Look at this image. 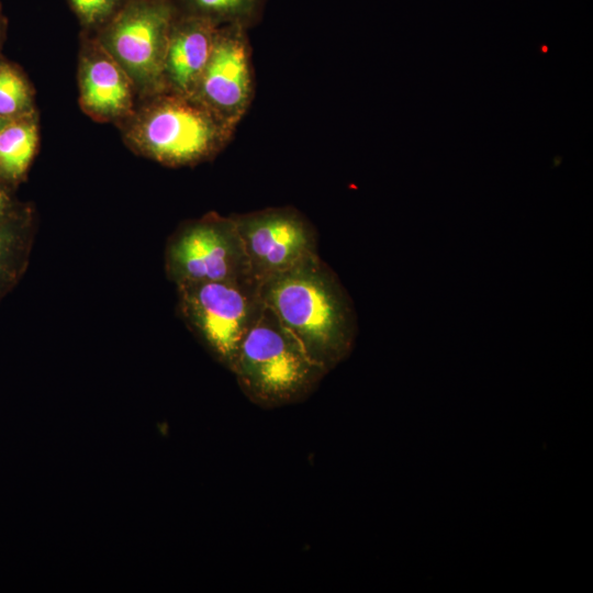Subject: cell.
<instances>
[{
    "mask_svg": "<svg viewBox=\"0 0 593 593\" xmlns=\"http://www.w3.org/2000/svg\"><path fill=\"white\" fill-rule=\"evenodd\" d=\"M231 130L245 115L253 98V72L246 27H217L213 49L192 97Z\"/></svg>",
    "mask_w": 593,
    "mask_h": 593,
    "instance_id": "ba28073f",
    "label": "cell"
},
{
    "mask_svg": "<svg viewBox=\"0 0 593 593\" xmlns=\"http://www.w3.org/2000/svg\"><path fill=\"white\" fill-rule=\"evenodd\" d=\"M31 240L30 223L24 217L8 213L0 219V300L21 279Z\"/></svg>",
    "mask_w": 593,
    "mask_h": 593,
    "instance_id": "8fae6325",
    "label": "cell"
},
{
    "mask_svg": "<svg viewBox=\"0 0 593 593\" xmlns=\"http://www.w3.org/2000/svg\"><path fill=\"white\" fill-rule=\"evenodd\" d=\"M265 0H179L181 13L210 20L216 25H249L258 15Z\"/></svg>",
    "mask_w": 593,
    "mask_h": 593,
    "instance_id": "4fadbf2b",
    "label": "cell"
},
{
    "mask_svg": "<svg viewBox=\"0 0 593 593\" xmlns=\"http://www.w3.org/2000/svg\"><path fill=\"white\" fill-rule=\"evenodd\" d=\"M80 87L82 105L96 115H121L132 105L128 76L114 58L88 59L82 67Z\"/></svg>",
    "mask_w": 593,
    "mask_h": 593,
    "instance_id": "30bf717a",
    "label": "cell"
},
{
    "mask_svg": "<svg viewBox=\"0 0 593 593\" xmlns=\"http://www.w3.org/2000/svg\"><path fill=\"white\" fill-rule=\"evenodd\" d=\"M30 103L23 79L10 67L0 65V118L21 113Z\"/></svg>",
    "mask_w": 593,
    "mask_h": 593,
    "instance_id": "5bb4252c",
    "label": "cell"
},
{
    "mask_svg": "<svg viewBox=\"0 0 593 593\" xmlns=\"http://www.w3.org/2000/svg\"><path fill=\"white\" fill-rule=\"evenodd\" d=\"M233 217L251 279L259 286L317 254V232L294 208H267Z\"/></svg>",
    "mask_w": 593,
    "mask_h": 593,
    "instance_id": "52a82bcc",
    "label": "cell"
},
{
    "mask_svg": "<svg viewBox=\"0 0 593 593\" xmlns=\"http://www.w3.org/2000/svg\"><path fill=\"white\" fill-rule=\"evenodd\" d=\"M264 305L327 373L351 354L354 303L334 270L312 255L259 286Z\"/></svg>",
    "mask_w": 593,
    "mask_h": 593,
    "instance_id": "6da1fadb",
    "label": "cell"
},
{
    "mask_svg": "<svg viewBox=\"0 0 593 593\" xmlns=\"http://www.w3.org/2000/svg\"><path fill=\"white\" fill-rule=\"evenodd\" d=\"M177 12L172 0H124L103 25L104 45L125 72L143 87L164 82L168 37Z\"/></svg>",
    "mask_w": 593,
    "mask_h": 593,
    "instance_id": "8992f818",
    "label": "cell"
},
{
    "mask_svg": "<svg viewBox=\"0 0 593 593\" xmlns=\"http://www.w3.org/2000/svg\"><path fill=\"white\" fill-rule=\"evenodd\" d=\"M234 131L203 104L177 93L156 99L138 118L132 136L154 159L191 165L217 154Z\"/></svg>",
    "mask_w": 593,
    "mask_h": 593,
    "instance_id": "3957f363",
    "label": "cell"
},
{
    "mask_svg": "<svg viewBox=\"0 0 593 593\" xmlns=\"http://www.w3.org/2000/svg\"><path fill=\"white\" fill-rule=\"evenodd\" d=\"M80 21L89 26L104 25L124 0H68Z\"/></svg>",
    "mask_w": 593,
    "mask_h": 593,
    "instance_id": "9a60e30c",
    "label": "cell"
},
{
    "mask_svg": "<svg viewBox=\"0 0 593 593\" xmlns=\"http://www.w3.org/2000/svg\"><path fill=\"white\" fill-rule=\"evenodd\" d=\"M166 269L176 286L254 281L233 215L217 213L179 227L167 245Z\"/></svg>",
    "mask_w": 593,
    "mask_h": 593,
    "instance_id": "5b68a950",
    "label": "cell"
},
{
    "mask_svg": "<svg viewBox=\"0 0 593 593\" xmlns=\"http://www.w3.org/2000/svg\"><path fill=\"white\" fill-rule=\"evenodd\" d=\"M175 2V0H172Z\"/></svg>",
    "mask_w": 593,
    "mask_h": 593,
    "instance_id": "ac0fdd59",
    "label": "cell"
},
{
    "mask_svg": "<svg viewBox=\"0 0 593 593\" xmlns=\"http://www.w3.org/2000/svg\"><path fill=\"white\" fill-rule=\"evenodd\" d=\"M231 372L244 395L265 410L303 402L327 374L265 305Z\"/></svg>",
    "mask_w": 593,
    "mask_h": 593,
    "instance_id": "7a4b0ae2",
    "label": "cell"
},
{
    "mask_svg": "<svg viewBox=\"0 0 593 593\" xmlns=\"http://www.w3.org/2000/svg\"><path fill=\"white\" fill-rule=\"evenodd\" d=\"M9 212L7 211V199L2 189L0 188V219H2Z\"/></svg>",
    "mask_w": 593,
    "mask_h": 593,
    "instance_id": "2e32d148",
    "label": "cell"
},
{
    "mask_svg": "<svg viewBox=\"0 0 593 593\" xmlns=\"http://www.w3.org/2000/svg\"><path fill=\"white\" fill-rule=\"evenodd\" d=\"M219 25L208 19L177 12L170 27L164 82L174 93L193 97L210 59Z\"/></svg>",
    "mask_w": 593,
    "mask_h": 593,
    "instance_id": "9c48e42d",
    "label": "cell"
},
{
    "mask_svg": "<svg viewBox=\"0 0 593 593\" xmlns=\"http://www.w3.org/2000/svg\"><path fill=\"white\" fill-rule=\"evenodd\" d=\"M37 144L31 121L7 122L0 131V176L19 179L27 169Z\"/></svg>",
    "mask_w": 593,
    "mask_h": 593,
    "instance_id": "7c38bea8",
    "label": "cell"
},
{
    "mask_svg": "<svg viewBox=\"0 0 593 593\" xmlns=\"http://www.w3.org/2000/svg\"><path fill=\"white\" fill-rule=\"evenodd\" d=\"M179 310L213 358L232 371L240 344L264 309L254 281L177 286Z\"/></svg>",
    "mask_w": 593,
    "mask_h": 593,
    "instance_id": "277c9868",
    "label": "cell"
},
{
    "mask_svg": "<svg viewBox=\"0 0 593 593\" xmlns=\"http://www.w3.org/2000/svg\"><path fill=\"white\" fill-rule=\"evenodd\" d=\"M8 121H5L3 118H0V131L2 127L7 124Z\"/></svg>",
    "mask_w": 593,
    "mask_h": 593,
    "instance_id": "e0dca14e",
    "label": "cell"
}]
</instances>
